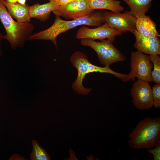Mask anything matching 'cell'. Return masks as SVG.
Returning a JSON list of instances; mask_svg holds the SVG:
<instances>
[{"label":"cell","instance_id":"8fae6325","mask_svg":"<svg viewBox=\"0 0 160 160\" xmlns=\"http://www.w3.org/2000/svg\"><path fill=\"white\" fill-rule=\"evenodd\" d=\"M135 38L134 47L137 51L150 55L160 54V40L158 37H146L136 30L132 32Z\"/></svg>","mask_w":160,"mask_h":160},{"label":"cell","instance_id":"5bb4252c","mask_svg":"<svg viewBox=\"0 0 160 160\" xmlns=\"http://www.w3.org/2000/svg\"><path fill=\"white\" fill-rule=\"evenodd\" d=\"M155 22L148 16L137 18L136 31L142 35L146 37H159Z\"/></svg>","mask_w":160,"mask_h":160},{"label":"cell","instance_id":"7402d4cb","mask_svg":"<svg viewBox=\"0 0 160 160\" xmlns=\"http://www.w3.org/2000/svg\"><path fill=\"white\" fill-rule=\"evenodd\" d=\"M60 7L66 5L75 0H56Z\"/></svg>","mask_w":160,"mask_h":160},{"label":"cell","instance_id":"44dd1931","mask_svg":"<svg viewBox=\"0 0 160 160\" xmlns=\"http://www.w3.org/2000/svg\"><path fill=\"white\" fill-rule=\"evenodd\" d=\"M8 160H25V157L22 156L20 155L17 153L13 154L12 156L9 158Z\"/></svg>","mask_w":160,"mask_h":160},{"label":"cell","instance_id":"52a82bcc","mask_svg":"<svg viewBox=\"0 0 160 160\" xmlns=\"http://www.w3.org/2000/svg\"><path fill=\"white\" fill-rule=\"evenodd\" d=\"M103 15L105 23L110 27L122 33L127 31L132 33L136 30L137 18L130 11L126 10L123 13L104 11Z\"/></svg>","mask_w":160,"mask_h":160},{"label":"cell","instance_id":"d4e9b609","mask_svg":"<svg viewBox=\"0 0 160 160\" xmlns=\"http://www.w3.org/2000/svg\"><path fill=\"white\" fill-rule=\"evenodd\" d=\"M7 2L12 3H17L18 0H5Z\"/></svg>","mask_w":160,"mask_h":160},{"label":"cell","instance_id":"3957f363","mask_svg":"<svg viewBox=\"0 0 160 160\" xmlns=\"http://www.w3.org/2000/svg\"><path fill=\"white\" fill-rule=\"evenodd\" d=\"M0 20L6 32L3 39L9 42L12 49L22 48L34 29L30 23H20L14 20L0 0Z\"/></svg>","mask_w":160,"mask_h":160},{"label":"cell","instance_id":"ba28073f","mask_svg":"<svg viewBox=\"0 0 160 160\" xmlns=\"http://www.w3.org/2000/svg\"><path fill=\"white\" fill-rule=\"evenodd\" d=\"M130 93L132 103L137 109L148 110L153 106L152 88L149 82L138 79L133 84Z\"/></svg>","mask_w":160,"mask_h":160},{"label":"cell","instance_id":"d6986e66","mask_svg":"<svg viewBox=\"0 0 160 160\" xmlns=\"http://www.w3.org/2000/svg\"><path fill=\"white\" fill-rule=\"evenodd\" d=\"M153 99V106L156 108H160V84H156L152 88Z\"/></svg>","mask_w":160,"mask_h":160},{"label":"cell","instance_id":"ac0fdd59","mask_svg":"<svg viewBox=\"0 0 160 160\" xmlns=\"http://www.w3.org/2000/svg\"><path fill=\"white\" fill-rule=\"evenodd\" d=\"M159 55H150L149 57L153 65V69L151 71L152 81L160 84V57Z\"/></svg>","mask_w":160,"mask_h":160},{"label":"cell","instance_id":"7c38bea8","mask_svg":"<svg viewBox=\"0 0 160 160\" xmlns=\"http://www.w3.org/2000/svg\"><path fill=\"white\" fill-rule=\"evenodd\" d=\"M59 7L56 0L42 4L36 3L30 6L29 15L31 18L45 22L49 18L51 12Z\"/></svg>","mask_w":160,"mask_h":160},{"label":"cell","instance_id":"484cf974","mask_svg":"<svg viewBox=\"0 0 160 160\" xmlns=\"http://www.w3.org/2000/svg\"><path fill=\"white\" fill-rule=\"evenodd\" d=\"M49 1H54V0H49Z\"/></svg>","mask_w":160,"mask_h":160},{"label":"cell","instance_id":"4fadbf2b","mask_svg":"<svg viewBox=\"0 0 160 160\" xmlns=\"http://www.w3.org/2000/svg\"><path fill=\"white\" fill-rule=\"evenodd\" d=\"M2 1L10 16L17 22L30 23L31 18L29 15L30 6L27 4L10 3L5 0H2Z\"/></svg>","mask_w":160,"mask_h":160},{"label":"cell","instance_id":"7a4b0ae2","mask_svg":"<svg viewBox=\"0 0 160 160\" xmlns=\"http://www.w3.org/2000/svg\"><path fill=\"white\" fill-rule=\"evenodd\" d=\"M132 149H149L160 145V117H145L129 133Z\"/></svg>","mask_w":160,"mask_h":160},{"label":"cell","instance_id":"5b68a950","mask_svg":"<svg viewBox=\"0 0 160 160\" xmlns=\"http://www.w3.org/2000/svg\"><path fill=\"white\" fill-rule=\"evenodd\" d=\"M131 71L129 74V80L138 79L149 82L152 81V69L153 65L149 56L138 51H132L130 58Z\"/></svg>","mask_w":160,"mask_h":160},{"label":"cell","instance_id":"2e32d148","mask_svg":"<svg viewBox=\"0 0 160 160\" xmlns=\"http://www.w3.org/2000/svg\"><path fill=\"white\" fill-rule=\"evenodd\" d=\"M129 6L130 11L137 18L146 16L153 0H122Z\"/></svg>","mask_w":160,"mask_h":160},{"label":"cell","instance_id":"277c9868","mask_svg":"<svg viewBox=\"0 0 160 160\" xmlns=\"http://www.w3.org/2000/svg\"><path fill=\"white\" fill-rule=\"evenodd\" d=\"M100 40L96 41L89 39H82L81 44L92 48L97 53L100 63L104 66H109L126 60V56L114 46L112 41L108 39Z\"/></svg>","mask_w":160,"mask_h":160},{"label":"cell","instance_id":"6da1fadb","mask_svg":"<svg viewBox=\"0 0 160 160\" xmlns=\"http://www.w3.org/2000/svg\"><path fill=\"white\" fill-rule=\"evenodd\" d=\"M103 13L101 11H94L86 16L70 21L63 20L60 16L56 15L55 21L50 27L45 30L32 34L27 40H50L57 47V36L62 33L79 25L99 27L103 25L105 22Z\"/></svg>","mask_w":160,"mask_h":160},{"label":"cell","instance_id":"603a6c76","mask_svg":"<svg viewBox=\"0 0 160 160\" xmlns=\"http://www.w3.org/2000/svg\"><path fill=\"white\" fill-rule=\"evenodd\" d=\"M3 36L2 33L0 32V56L2 55L3 53L1 42V40L3 39Z\"/></svg>","mask_w":160,"mask_h":160},{"label":"cell","instance_id":"ffe728a7","mask_svg":"<svg viewBox=\"0 0 160 160\" xmlns=\"http://www.w3.org/2000/svg\"><path fill=\"white\" fill-rule=\"evenodd\" d=\"M147 152L153 154L154 160H160V145L155 147L154 148L148 149Z\"/></svg>","mask_w":160,"mask_h":160},{"label":"cell","instance_id":"e0dca14e","mask_svg":"<svg viewBox=\"0 0 160 160\" xmlns=\"http://www.w3.org/2000/svg\"><path fill=\"white\" fill-rule=\"evenodd\" d=\"M32 149L30 154L31 160H50V156L35 140H32Z\"/></svg>","mask_w":160,"mask_h":160},{"label":"cell","instance_id":"9c48e42d","mask_svg":"<svg viewBox=\"0 0 160 160\" xmlns=\"http://www.w3.org/2000/svg\"><path fill=\"white\" fill-rule=\"evenodd\" d=\"M122 34L120 31L110 27L105 23L102 25L93 28L82 26L77 31L76 37L81 39H89L94 40L107 39L113 42L116 36Z\"/></svg>","mask_w":160,"mask_h":160},{"label":"cell","instance_id":"8992f818","mask_svg":"<svg viewBox=\"0 0 160 160\" xmlns=\"http://www.w3.org/2000/svg\"><path fill=\"white\" fill-rule=\"evenodd\" d=\"M70 60L73 66L78 71L77 77L72 84V88L76 93L79 94H88L91 91L92 88L84 87L82 82L86 75L90 73L89 68L91 63L85 54L79 51H76L72 54Z\"/></svg>","mask_w":160,"mask_h":160},{"label":"cell","instance_id":"9a60e30c","mask_svg":"<svg viewBox=\"0 0 160 160\" xmlns=\"http://www.w3.org/2000/svg\"><path fill=\"white\" fill-rule=\"evenodd\" d=\"M90 9L92 10L105 9L115 12H121L124 10L121 2L117 0H87Z\"/></svg>","mask_w":160,"mask_h":160},{"label":"cell","instance_id":"cb8c5ba5","mask_svg":"<svg viewBox=\"0 0 160 160\" xmlns=\"http://www.w3.org/2000/svg\"><path fill=\"white\" fill-rule=\"evenodd\" d=\"M26 0H18L17 3L22 4L24 5L26 4Z\"/></svg>","mask_w":160,"mask_h":160},{"label":"cell","instance_id":"30bf717a","mask_svg":"<svg viewBox=\"0 0 160 160\" xmlns=\"http://www.w3.org/2000/svg\"><path fill=\"white\" fill-rule=\"evenodd\" d=\"M94 11L90 8L87 0H75L60 7L52 12L56 16L73 20L86 16Z\"/></svg>","mask_w":160,"mask_h":160}]
</instances>
